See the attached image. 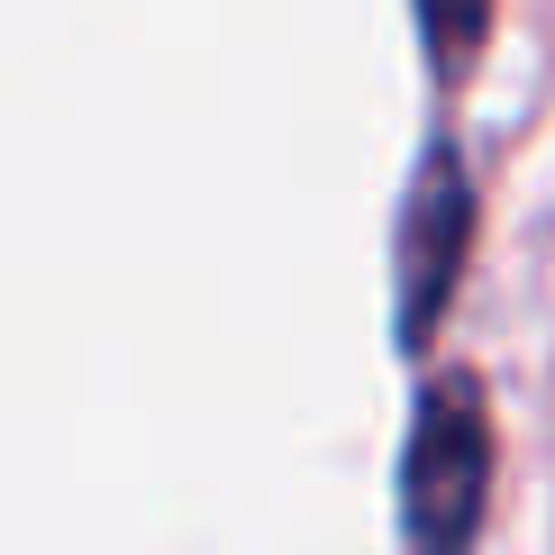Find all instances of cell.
Here are the masks:
<instances>
[{
  "mask_svg": "<svg viewBox=\"0 0 555 555\" xmlns=\"http://www.w3.org/2000/svg\"><path fill=\"white\" fill-rule=\"evenodd\" d=\"M482 482H492V420L474 383H428L420 428L401 465V538L410 555H465L482 528Z\"/></svg>",
  "mask_w": 555,
  "mask_h": 555,
  "instance_id": "6da1fadb",
  "label": "cell"
},
{
  "mask_svg": "<svg viewBox=\"0 0 555 555\" xmlns=\"http://www.w3.org/2000/svg\"><path fill=\"white\" fill-rule=\"evenodd\" d=\"M455 256H465V173H455V155H428V182L410 201V228H401V337L437 328Z\"/></svg>",
  "mask_w": 555,
  "mask_h": 555,
  "instance_id": "7a4b0ae2",
  "label": "cell"
},
{
  "mask_svg": "<svg viewBox=\"0 0 555 555\" xmlns=\"http://www.w3.org/2000/svg\"><path fill=\"white\" fill-rule=\"evenodd\" d=\"M420 10H428V55L455 74V64H465V46L482 37V18H492V0H420Z\"/></svg>",
  "mask_w": 555,
  "mask_h": 555,
  "instance_id": "3957f363",
  "label": "cell"
}]
</instances>
